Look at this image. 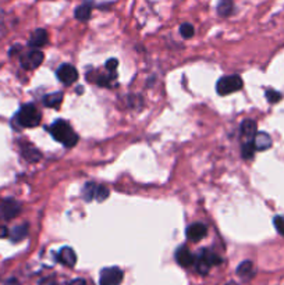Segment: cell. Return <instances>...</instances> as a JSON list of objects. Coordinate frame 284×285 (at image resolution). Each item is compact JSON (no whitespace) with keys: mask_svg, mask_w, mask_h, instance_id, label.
Returning <instances> with one entry per match:
<instances>
[{"mask_svg":"<svg viewBox=\"0 0 284 285\" xmlns=\"http://www.w3.org/2000/svg\"><path fill=\"white\" fill-rule=\"evenodd\" d=\"M50 134L57 142L63 143L67 147L75 146L78 142V135L74 132L71 125L65 120H57L56 122H53L50 125Z\"/></svg>","mask_w":284,"mask_h":285,"instance_id":"1","label":"cell"},{"mask_svg":"<svg viewBox=\"0 0 284 285\" xmlns=\"http://www.w3.org/2000/svg\"><path fill=\"white\" fill-rule=\"evenodd\" d=\"M16 120L24 128H34L41 122V113L34 104H24L16 116Z\"/></svg>","mask_w":284,"mask_h":285,"instance_id":"2","label":"cell"},{"mask_svg":"<svg viewBox=\"0 0 284 285\" xmlns=\"http://www.w3.org/2000/svg\"><path fill=\"white\" fill-rule=\"evenodd\" d=\"M241 88H242V80H241V77H239V75H227V77H223L216 83V92L221 95V96H226V95H230V93L237 92Z\"/></svg>","mask_w":284,"mask_h":285,"instance_id":"3","label":"cell"},{"mask_svg":"<svg viewBox=\"0 0 284 285\" xmlns=\"http://www.w3.org/2000/svg\"><path fill=\"white\" fill-rule=\"evenodd\" d=\"M221 263V259L208 249H202L197 260V271L201 274H208L212 266H218Z\"/></svg>","mask_w":284,"mask_h":285,"instance_id":"4","label":"cell"},{"mask_svg":"<svg viewBox=\"0 0 284 285\" xmlns=\"http://www.w3.org/2000/svg\"><path fill=\"white\" fill-rule=\"evenodd\" d=\"M124 273L119 267H110V268H103L101 273V285H120L123 281Z\"/></svg>","mask_w":284,"mask_h":285,"instance_id":"5","label":"cell"},{"mask_svg":"<svg viewBox=\"0 0 284 285\" xmlns=\"http://www.w3.org/2000/svg\"><path fill=\"white\" fill-rule=\"evenodd\" d=\"M0 212L3 214V217L6 220H11L14 217H17L21 212V204L13 198H7L3 202L0 203Z\"/></svg>","mask_w":284,"mask_h":285,"instance_id":"6","label":"cell"},{"mask_svg":"<svg viewBox=\"0 0 284 285\" xmlns=\"http://www.w3.org/2000/svg\"><path fill=\"white\" fill-rule=\"evenodd\" d=\"M44 59H45V56L42 52L31 50V52H27V53L21 56V65L25 70H34V68H37V67L42 64Z\"/></svg>","mask_w":284,"mask_h":285,"instance_id":"7","label":"cell"},{"mask_svg":"<svg viewBox=\"0 0 284 285\" xmlns=\"http://www.w3.org/2000/svg\"><path fill=\"white\" fill-rule=\"evenodd\" d=\"M57 78H59L60 82L66 83V85H71V83L77 81L78 71L71 64H63L60 65L59 70H57Z\"/></svg>","mask_w":284,"mask_h":285,"instance_id":"8","label":"cell"},{"mask_svg":"<svg viewBox=\"0 0 284 285\" xmlns=\"http://www.w3.org/2000/svg\"><path fill=\"white\" fill-rule=\"evenodd\" d=\"M206 225H203L202 223H195V224H191L187 231H185V235L187 238L191 239V241H201L202 238L206 237Z\"/></svg>","mask_w":284,"mask_h":285,"instance_id":"9","label":"cell"},{"mask_svg":"<svg viewBox=\"0 0 284 285\" xmlns=\"http://www.w3.org/2000/svg\"><path fill=\"white\" fill-rule=\"evenodd\" d=\"M175 260L181 267H191L195 262V258L190 252V249L185 248V246H180L175 252Z\"/></svg>","mask_w":284,"mask_h":285,"instance_id":"10","label":"cell"},{"mask_svg":"<svg viewBox=\"0 0 284 285\" xmlns=\"http://www.w3.org/2000/svg\"><path fill=\"white\" fill-rule=\"evenodd\" d=\"M57 259L62 265H65L67 267H74L75 263H77V255L74 252L73 249L68 248V246H65V248L60 249L59 255H57Z\"/></svg>","mask_w":284,"mask_h":285,"instance_id":"11","label":"cell"},{"mask_svg":"<svg viewBox=\"0 0 284 285\" xmlns=\"http://www.w3.org/2000/svg\"><path fill=\"white\" fill-rule=\"evenodd\" d=\"M47 42V32L45 29L39 28V29H35L32 34H31V38H29V46L32 47H41L46 45Z\"/></svg>","mask_w":284,"mask_h":285,"instance_id":"12","label":"cell"},{"mask_svg":"<svg viewBox=\"0 0 284 285\" xmlns=\"http://www.w3.org/2000/svg\"><path fill=\"white\" fill-rule=\"evenodd\" d=\"M254 145L257 150H266L272 146V138L269 134L266 132H257V135L254 137Z\"/></svg>","mask_w":284,"mask_h":285,"instance_id":"13","label":"cell"},{"mask_svg":"<svg viewBox=\"0 0 284 285\" xmlns=\"http://www.w3.org/2000/svg\"><path fill=\"white\" fill-rule=\"evenodd\" d=\"M21 153H22V156L27 159L28 162H38V160H41V152L38 150L37 147L32 146V145H29V143H24L22 146H21Z\"/></svg>","mask_w":284,"mask_h":285,"instance_id":"14","label":"cell"},{"mask_svg":"<svg viewBox=\"0 0 284 285\" xmlns=\"http://www.w3.org/2000/svg\"><path fill=\"white\" fill-rule=\"evenodd\" d=\"M234 11V1L233 0H219L218 3V14L221 17H230Z\"/></svg>","mask_w":284,"mask_h":285,"instance_id":"15","label":"cell"},{"mask_svg":"<svg viewBox=\"0 0 284 285\" xmlns=\"http://www.w3.org/2000/svg\"><path fill=\"white\" fill-rule=\"evenodd\" d=\"M92 13V4L91 3H84L81 6H78L75 11H74V16L75 19L80 20V21H87L89 20Z\"/></svg>","mask_w":284,"mask_h":285,"instance_id":"16","label":"cell"},{"mask_svg":"<svg viewBox=\"0 0 284 285\" xmlns=\"http://www.w3.org/2000/svg\"><path fill=\"white\" fill-rule=\"evenodd\" d=\"M241 132L242 135H245L248 138H252L257 135L258 132V125L254 120H245L242 124H241Z\"/></svg>","mask_w":284,"mask_h":285,"instance_id":"17","label":"cell"},{"mask_svg":"<svg viewBox=\"0 0 284 285\" xmlns=\"http://www.w3.org/2000/svg\"><path fill=\"white\" fill-rule=\"evenodd\" d=\"M252 274H254V266H252V262H249V260L242 262V263L237 267V276H240L241 278H244V280L251 278Z\"/></svg>","mask_w":284,"mask_h":285,"instance_id":"18","label":"cell"},{"mask_svg":"<svg viewBox=\"0 0 284 285\" xmlns=\"http://www.w3.org/2000/svg\"><path fill=\"white\" fill-rule=\"evenodd\" d=\"M28 234V225L27 224H21L14 227V230L10 232V238L13 242H20L27 237Z\"/></svg>","mask_w":284,"mask_h":285,"instance_id":"19","label":"cell"},{"mask_svg":"<svg viewBox=\"0 0 284 285\" xmlns=\"http://www.w3.org/2000/svg\"><path fill=\"white\" fill-rule=\"evenodd\" d=\"M62 101H63V93L55 92L45 96V101L44 102H45V106H47V107H59Z\"/></svg>","mask_w":284,"mask_h":285,"instance_id":"20","label":"cell"},{"mask_svg":"<svg viewBox=\"0 0 284 285\" xmlns=\"http://www.w3.org/2000/svg\"><path fill=\"white\" fill-rule=\"evenodd\" d=\"M241 152H242V157H244V159H247V160L252 159L254 155H255V145H254V141L251 139V141L245 142V143L242 145Z\"/></svg>","mask_w":284,"mask_h":285,"instance_id":"21","label":"cell"},{"mask_svg":"<svg viewBox=\"0 0 284 285\" xmlns=\"http://www.w3.org/2000/svg\"><path fill=\"white\" fill-rule=\"evenodd\" d=\"M95 191H96V185L92 184H85L83 189V198L87 201V202H91L92 199L95 198Z\"/></svg>","mask_w":284,"mask_h":285,"instance_id":"22","label":"cell"},{"mask_svg":"<svg viewBox=\"0 0 284 285\" xmlns=\"http://www.w3.org/2000/svg\"><path fill=\"white\" fill-rule=\"evenodd\" d=\"M109 193L110 191L106 186L98 185V186H96V191H95V199H96L98 202H105L106 198H109Z\"/></svg>","mask_w":284,"mask_h":285,"instance_id":"23","label":"cell"},{"mask_svg":"<svg viewBox=\"0 0 284 285\" xmlns=\"http://www.w3.org/2000/svg\"><path fill=\"white\" fill-rule=\"evenodd\" d=\"M180 34H181V37L185 38V39L193 38L194 34H195V29H194L193 24H188V22L183 24V25L180 27Z\"/></svg>","mask_w":284,"mask_h":285,"instance_id":"24","label":"cell"},{"mask_svg":"<svg viewBox=\"0 0 284 285\" xmlns=\"http://www.w3.org/2000/svg\"><path fill=\"white\" fill-rule=\"evenodd\" d=\"M266 99L269 103H277L279 101H282V93L277 92L275 89H267L266 91Z\"/></svg>","mask_w":284,"mask_h":285,"instance_id":"25","label":"cell"},{"mask_svg":"<svg viewBox=\"0 0 284 285\" xmlns=\"http://www.w3.org/2000/svg\"><path fill=\"white\" fill-rule=\"evenodd\" d=\"M273 224H275L276 230L280 235H284V217L282 216H276L275 220H273Z\"/></svg>","mask_w":284,"mask_h":285,"instance_id":"26","label":"cell"},{"mask_svg":"<svg viewBox=\"0 0 284 285\" xmlns=\"http://www.w3.org/2000/svg\"><path fill=\"white\" fill-rule=\"evenodd\" d=\"M106 68L111 71V73H114L116 71V68H117V60L116 59H110L106 61Z\"/></svg>","mask_w":284,"mask_h":285,"instance_id":"27","label":"cell"},{"mask_svg":"<svg viewBox=\"0 0 284 285\" xmlns=\"http://www.w3.org/2000/svg\"><path fill=\"white\" fill-rule=\"evenodd\" d=\"M9 235V230L6 228V227H0V238H4V237H7Z\"/></svg>","mask_w":284,"mask_h":285,"instance_id":"28","label":"cell"},{"mask_svg":"<svg viewBox=\"0 0 284 285\" xmlns=\"http://www.w3.org/2000/svg\"><path fill=\"white\" fill-rule=\"evenodd\" d=\"M68 285H87V284H85V281H84L83 278H77V280H73Z\"/></svg>","mask_w":284,"mask_h":285,"instance_id":"29","label":"cell"},{"mask_svg":"<svg viewBox=\"0 0 284 285\" xmlns=\"http://www.w3.org/2000/svg\"><path fill=\"white\" fill-rule=\"evenodd\" d=\"M226 285H239L237 283H234V281H230V283H227Z\"/></svg>","mask_w":284,"mask_h":285,"instance_id":"30","label":"cell"},{"mask_svg":"<svg viewBox=\"0 0 284 285\" xmlns=\"http://www.w3.org/2000/svg\"><path fill=\"white\" fill-rule=\"evenodd\" d=\"M50 285H57V284H50Z\"/></svg>","mask_w":284,"mask_h":285,"instance_id":"31","label":"cell"}]
</instances>
